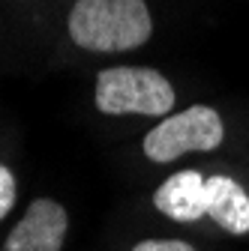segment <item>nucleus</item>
I'll return each mask as SVG.
<instances>
[{
	"mask_svg": "<svg viewBox=\"0 0 249 251\" xmlns=\"http://www.w3.org/2000/svg\"><path fill=\"white\" fill-rule=\"evenodd\" d=\"M225 141L222 114L210 105H189L186 111L162 117L144 135L141 150L150 162L168 165L186 152H213Z\"/></svg>",
	"mask_w": 249,
	"mask_h": 251,
	"instance_id": "7ed1b4c3",
	"label": "nucleus"
},
{
	"mask_svg": "<svg viewBox=\"0 0 249 251\" xmlns=\"http://www.w3.org/2000/svg\"><path fill=\"white\" fill-rule=\"evenodd\" d=\"M66 30L81 51L120 54L150 42L153 15L144 0H75Z\"/></svg>",
	"mask_w": 249,
	"mask_h": 251,
	"instance_id": "f257e3e1",
	"label": "nucleus"
},
{
	"mask_svg": "<svg viewBox=\"0 0 249 251\" xmlns=\"http://www.w3.org/2000/svg\"><path fill=\"white\" fill-rule=\"evenodd\" d=\"M132 251H195L186 239H141L132 245Z\"/></svg>",
	"mask_w": 249,
	"mask_h": 251,
	"instance_id": "6e6552de",
	"label": "nucleus"
},
{
	"mask_svg": "<svg viewBox=\"0 0 249 251\" xmlns=\"http://www.w3.org/2000/svg\"><path fill=\"white\" fill-rule=\"evenodd\" d=\"M207 188V218L231 236L249 233V192L225 174H213L204 182Z\"/></svg>",
	"mask_w": 249,
	"mask_h": 251,
	"instance_id": "423d86ee",
	"label": "nucleus"
},
{
	"mask_svg": "<svg viewBox=\"0 0 249 251\" xmlns=\"http://www.w3.org/2000/svg\"><path fill=\"white\" fill-rule=\"evenodd\" d=\"M207 176H201L195 168H186L162 179V185L153 192V206L171 222L192 225L198 218H207Z\"/></svg>",
	"mask_w": 249,
	"mask_h": 251,
	"instance_id": "39448f33",
	"label": "nucleus"
},
{
	"mask_svg": "<svg viewBox=\"0 0 249 251\" xmlns=\"http://www.w3.org/2000/svg\"><path fill=\"white\" fill-rule=\"evenodd\" d=\"M15 198H18V182H15V174H12L6 165H0V222H3V218L12 212Z\"/></svg>",
	"mask_w": 249,
	"mask_h": 251,
	"instance_id": "0eeeda50",
	"label": "nucleus"
},
{
	"mask_svg": "<svg viewBox=\"0 0 249 251\" xmlns=\"http://www.w3.org/2000/svg\"><path fill=\"white\" fill-rule=\"evenodd\" d=\"M69 230V212L54 198L30 201L21 222L9 230L0 251H60Z\"/></svg>",
	"mask_w": 249,
	"mask_h": 251,
	"instance_id": "20e7f679",
	"label": "nucleus"
},
{
	"mask_svg": "<svg viewBox=\"0 0 249 251\" xmlns=\"http://www.w3.org/2000/svg\"><path fill=\"white\" fill-rule=\"evenodd\" d=\"M177 102L171 81L150 66H108L96 75L93 105L99 114L123 117H168Z\"/></svg>",
	"mask_w": 249,
	"mask_h": 251,
	"instance_id": "f03ea898",
	"label": "nucleus"
}]
</instances>
